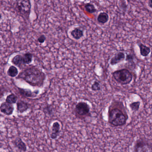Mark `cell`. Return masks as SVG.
I'll use <instances>...</instances> for the list:
<instances>
[{
  "instance_id": "cell-14",
  "label": "cell",
  "mask_w": 152,
  "mask_h": 152,
  "mask_svg": "<svg viewBox=\"0 0 152 152\" xmlns=\"http://www.w3.org/2000/svg\"><path fill=\"white\" fill-rule=\"evenodd\" d=\"M97 21L99 23L104 24L107 23L109 20V16L106 12H101L97 17Z\"/></svg>"
},
{
  "instance_id": "cell-23",
  "label": "cell",
  "mask_w": 152,
  "mask_h": 152,
  "mask_svg": "<svg viewBox=\"0 0 152 152\" xmlns=\"http://www.w3.org/2000/svg\"><path fill=\"white\" fill-rule=\"evenodd\" d=\"M46 37L44 35H41L37 39L38 42L40 43H43L46 41Z\"/></svg>"
},
{
  "instance_id": "cell-20",
  "label": "cell",
  "mask_w": 152,
  "mask_h": 152,
  "mask_svg": "<svg viewBox=\"0 0 152 152\" xmlns=\"http://www.w3.org/2000/svg\"><path fill=\"white\" fill-rule=\"evenodd\" d=\"M17 97L13 93H12L7 96L6 98V101L9 103L12 104L15 103L17 102Z\"/></svg>"
},
{
  "instance_id": "cell-9",
  "label": "cell",
  "mask_w": 152,
  "mask_h": 152,
  "mask_svg": "<svg viewBox=\"0 0 152 152\" xmlns=\"http://www.w3.org/2000/svg\"><path fill=\"white\" fill-rule=\"evenodd\" d=\"M125 54L123 52H119L115 54L113 57L111 58L110 64L112 66H114L120 63L125 59Z\"/></svg>"
},
{
  "instance_id": "cell-6",
  "label": "cell",
  "mask_w": 152,
  "mask_h": 152,
  "mask_svg": "<svg viewBox=\"0 0 152 152\" xmlns=\"http://www.w3.org/2000/svg\"><path fill=\"white\" fill-rule=\"evenodd\" d=\"M76 116L83 117L88 116L90 113V107L85 102H80L76 105L75 108Z\"/></svg>"
},
{
  "instance_id": "cell-22",
  "label": "cell",
  "mask_w": 152,
  "mask_h": 152,
  "mask_svg": "<svg viewBox=\"0 0 152 152\" xmlns=\"http://www.w3.org/2000/svg\"><path fill=\"white\" fill-rule=\"evenodd\" d=\"M91 88L92 90L94 91H100L101 89V86H100V83L97 81H95L93 84L92 85Z\"/></svg>"
},
{
  "instance_id": "cell-2",
  "label": "cell",
  "mask_w": 152,
  "mask_h": 152,
  "mask_svg": "<svg viewBox=\"0 0 152 152\" xmlns=\"http://www.w3.org/2000/svg\"><path fill=\"white\" fill-rule=\"evenodd\" d=\"M128 116L123 108L110 107L108 113V122L113 126H121L126 123Z\"/></svg>"
},
{
  "instance_id": "cell-1",
  "label": "cell",
  "mask_w": 152,
  "mask_h": 152,
  "mask_svg": "<svg viewBox=\"0 0 152 152\" xmlns=\"http://www.w3.org/2000/svg\"><path fill=\"white\" fill-rule=\"evenodd\" d=\"M17 78L22 79L33 86L38 87L43 85L46 75L36 68H29L21 72Z\"/></svg>"
},
{
  "instance_id": "cell-12",
  "label": "cell",
  "mask_w": 152,
  "mask_h": 152,
  "mask_svg": "<svg viewBox=\"0 0 152 152\" xmlns=\"http://www.w3.org/2000/svg\"><path fill=\"white\" fill-rule=\"evenodd\" d=\"M71 35L76 40L81 39L83 36V32L79 28H76L71 32Z\"/></svg>"
},
{
  "instance_id": "cell-18",
  "label": "cell",
  "mask_w": 152,
  "mask_h": 152,
  "mask_svg": "<svg viewBox=\"0 0 152 152\" xmlns=\"http://www.w3.org/2000/svg\"><path fill=\"white\" fill-rule=\"evenodd\" d=\"M23 62L24 64H30L32 62L33 55L30 53H25L23 56Z\"/></svg>"
},
{
  "instance_id": "cell-19",
  "label": "cell",
  "mask_w": 152,
  "mask_h": 152,
  "mask_svg": "<svg viewBox=\"0 0 152 152\" xmlns=\"http://www.w3.org/2000/svg\"><path fill=\"white\" fill-rule=\"evenodd\" d=\"M84 8L87 12L90 13H95L96 12V9L95 8V6L91 3L86 4L84 6Z\"/></svg>"
},
{
  "instance_id": "cell-21",
  "label": "cell",
  "mask_w": 152,
  "mask_h": 152,
  "mask_svg": "<svg viewBox=\"0 0 152 152\" xmlns=\"http://www.w3.org/2000/svg\"><path fill=\"white\" fill-rule=\"evenodd\" d=\"M141 102H134L129 105V107L133 111H137L139 109Z\"/></svg>"
},
{
  "instance_id": "cell-8",
  "label": "cell",
  "mask_w": 152,
  "mask_h": 152,
  "mask_svg": "<svg viewBox=\"0 0 152 152\" xmlns=\"http://www.w3.org/2000/svg\"><path fill=\"white\" fill-rule=\"evenodd\" d=\"M60 133V125L57 122H55L52 126L51 133L50 137L53 140H56L58 137Z\"/></svg>"
},
{
  "instance_id": "cell-16",
  "label": "cell",
  "mask_w": 152,
  "mask_h": 152,
  "mask_svg": "<svg viewBox=\"0 0 152 152\" xmlns=\"http://www.w3.org/2000/svg\"><path fill=\"white\" fill-rule=\"evenodd\" d=\"M12 62L17 66H20L23 62V57L20 55H17L12 60Z\"/></svg>"
},
{
  "instance_id": "cell-17",
  "label": "cell",
  "mask_w": 152,
  "mask_h": 152,
  "mask_svg": "<svg viewBox=\"0 0 152 152\" xmlns=\"http://www.w3.org/2000/svg\"><path fill=\"white\" fill-rule=\"evenodd\" d=\"M18 71L17 68L15 66H11L10 67L8 71L7 74L11 77H15L18 74Z\"/></svg>"
},
{
  "instance_id": "cell-13",
  "label": "cell",
  "mask_w": 152,
  "mask_h": 152,
  "mask_svg": "<svg viewBox=\"0 0 152 152\" xmlns=\"http://www.w3.org/2000/svg\"><path fill=\"white\" fill-rule=\"evenodd\" d=\"M139 48H140V54L143 57H147L149 54L150 53V49L149 47L146 46H144L142 43H140L138 45Z\"/></svg>"
},
{
  "instance_id": "cell-7",
  "label": "cell",
  "mask_w": 152,
  "mask_h": 152,
  "mask_svg": "<svg viewBox=\"0 0 152 152\" xmlns=\"http://www.w3.org/2000/svg\"><path fill=\"white\" fill-rule=\"evenodd\" d=\"M0 110L2 113L5 115H12L13 113L14 110V107L11 104L7 102L2 103L0 107Z\"/></svg>"
},
{
  "instance_id": "cell-24",
  "label": "cell",
  "mask_w": 152,
  "mask_h": 152,
  "mask_svg": "<svg viewBox=\"0 0 152 152\" xmlns=\"http://www.w3.org/2000/svg\"><path fill=\"white\" fill-rule=\"evenodd\" d=\"M133 59H134V58H133V55L131 54H128L127 55L125 60L129 62H133Z\"/></svg>"
},
{
  "instance_id": "cell-25",
  "label": "cell",
  "mask_w": 152,
  "mask_h": 152,
  "mask_svg": "<svg viewBox=\"0 0 152 152\" xmlns=\"http://www.w3.org/2000/svg\"><path fill=\"white\" fill-rule=\"evenodd\" d=\"M148 5L149 7L152 9V0H149V1Z\"/></svg>"
},
{
  "instance_id": "cell-11",
  "label": "cell",
  "mask_w": 152,
  "mask_h": 152,
  "mask_svg": "<svg viewBox=\"0 0 152 152\" xmlns=\"http://www.w3.org/2000/svg\"><path fill=\"white\" fill-rule=\"evenodd\" d=\"M17 110L20 113H23L26 111L29 108V105L27 102L23 101H19L17 104Z\"/></svg>"
},
{
  "instance_id": "cell-3",
  "label": "cell",
  "mask_w": 152,
  "mask_h": 152,
  "mask_svg": "<svg viewBox=\"0 0 152 152\" xmlns=\"http://www.w3.org/2000/svg\"><path fill=\"white\" fill-rule=\"evenodd\" d=\"M112 75L114 79L118 83L122 85L129 84L133 79L132 73L126 68L115 71Z\"/></svg>"
},
{
  "instance_id": "cell-10",
  "label": "cell",
  "mask_w": 152,
  "mask_h": 152,
  "mask_svg": "<svg viewBox=\"0 0 152 152\" xmlns=\"http://www.w3.org/2000/svg\"><path fill=\"white\" fill-rule=\"evenodd\" d=\"M14 143L15 146L21 151L25 152L27 150V147L26 144L21 138H17Z\"/></svg>"
},
{
  "instance_id": "cell-15",
  "label": "cell",
  "mask_w": 152,
  "mask_h": 152,
  "mask_svg": "<svg viewBox=\"0 0 152 152\" xmlns=\"http://www.w3.org/2000/svg\"><path fill=\"white\" fill-rule=\"evenodd\" d=\"M19 91L21 94L27 97H35L38 93V91L37 92H32L31 91V90H28V89H24L22 88V89L19 88Z\"/></svg>"
},
{
  "instance_id": "cell-5",
  "label": "cell",
  "mask_w": 152,
  "mask_h": 152,
  "mask_svg": "<svg viewBox=\"0 0 152 152\" xmlns=\"http://www.w3.org/2000/svg\"><path fill=\"white\" fill-rule=\"evenodd\" d=\"M133 152H152V144L148 141L140 138L136 141Z\"/></svg>"
},
{
  "instance_id": "cell-4",
  "label": "cell",
  "mask_w": 152,
  "mask_h": 152,
  "mask_svg": "<svg viewBox=\"0 0 152 152\" xmlns=\"http://www.w3.org/2000/svg\"><path fill=\"white\" fill-rule=\"evenodd\" d=\"M16 7L22 16L27 18L29 17L31 8L30 0H17Z\"/></svg>"
}]
</instances>
